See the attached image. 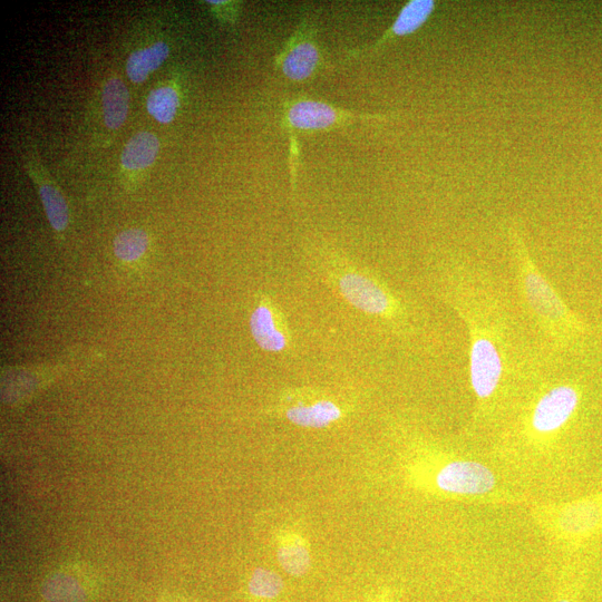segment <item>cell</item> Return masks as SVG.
<instances>
[{"label":"cell","instance_id":"15","mask_svg":"<svg viewBox=\"0 0 602 602\" xmlns=\"http://www.w3.org/2000/svg\"><path fill=\"white\" fill-rule=\"evenodd\" d=\"M277 557L287 574L295 577L305 575L312 563L306 543L299 537L283 540L278 547Z\"/></svg>","mask_w":602,"mask_h":602},{"label":"cell","instance_id":"1","mask_svg":"<svg viewBox=\"0 0 602 602\" xmlns=\"http://www.w3.org/2000/svg\"><path fill=\"white\" fill-rule=\"evenodd\" d=\"M310 264L349 305L394 327L405 323L406 313L401 300L371 271L329 248H318L310 254Z\"/></svg>","mask_w":602,"mask_h":602},{"label":"cell","instance_id":"11","mask_svg":"<svg viewBox=\"0 0 602 602\" xmlns=\"http://www.w3.org/2000/svg\"><path fill=\"white\" fill-rule=\"evenodd\" d=\"M602 521V507L597 501L586 500L571 504L560 516V528L570 534H587Z\"/></svg>","mask_w":602,"mask_h":602},{"label":"cell","instance_id":"2","mask_svg":"<svg viewBox=\"0 0 602 602\" xmlns=\"http://www.w3.org/2000/svg\"><path fill=\"white\" fill-rule=\"evenodd\" d=\"M519 249V275L521 286L528 304L543 327H547L557 335H579L584 326L567 307L545 277L533 265L526 249L517 244Z\"/></svg>","mask_w":602,"mask_h":602},{"label":"cell","instance_id":"7","mask_svg":"<svg viewBox=\"0 0 602 602\" xmlns=\"http://www.w3.org/2000/svg\"><path fill=\"white\" fill-rule=\"evenodd\" d=\"M323 57L314 41L310 29L301 26L290 38L283 51L276 57V63L288 80L305 82L315 75Z\"/></svg>","mask_w":602,"mask_h":602},{"label":"cell","instance_id":"6","mask_svg":"<svg viewBox=\"0 0 602 602\" xmlns=\"http://www.w3.org/2000/svg\"><path fill=\"white\" fill-rule=\"evenodd\" d=\"M250 332L258 347L267 353H285L293 345V336L283 310L267 294L259 295L250 316Z\"/></svg>","mask_w":602,"mask_h":602},{"label":"cell","instance_id":"16","mask_svg":"<svg viewBox=\"0 0 602 602\" xmlns=\"http://www.w3.org/2000/svg\"><path fill=\"white\" fill-rule=\"evenodd\" d=\"M149 245L147 232L141 229L125 230L113 242L114 254L123 262H135L144 256Z\"/></svg>","mask_w":602,"mask_h":602},{"label":"cell","instance_id":"20","mask_svg":"<svg viewBox=\"0 0 602 602\" xmlns=\"http://www.w3.org/2000/svg\"><path fill=\"white\" fill-rule=\"evenodd\" d=\"M558 602H570L569 600H560Z\"/></svg>","mask_w":602,"mask_h":602},{"label":"cell","instance_id":"13","mask_svg":"<svg viewBox=\"0 0 602 602\" xmlns=\"http://www.w3.org/2000/svg\"><path fill=\"white\" fill-rule=\"evenodd\" d=\"M103 114L106 126L118 130L128 118L130 93L119 79H111L103 90Z\"/></svg>","mask_w":602,"mask_h":602},{"label":"cell","instance_id":"8","mask_svg":"<svg viewBox=\"0 0 602 602\" xmlns=\"http://www.w3.org/2000/svg\"><path fill=\"white\" fill-rule=\"evenodd\" d=\"M580 395L574 386L560 385L543 395L532 414V427L538 433L550 434L562 429L576 413Z\"/></svg>","mask_w":602,"mask_h":602},{"label":"cell","instance_id":"10","mask_svg":"<svg viewBox=\"0 0 602 602\" xmlns=\"http://www.w3.org/2000/svg\"><path fill=\"white\" fill-rule=\"evenodd\" d=\"M435 7L436 3L433 0H412V2L407 3L401 9L391 28L386 31L377 43L366 48V50L352 52L349 58L372 54L396 37L414 34L429 21L435 11Z\"/></svg>","mask_w":602,"mask_h":602},{"label":"cell","instance_id":"5","mask_svg":"<svg viewBox=\"0 0 602 602\" xmlns=\"http://www.w3.org/2000/svg\"><path fill=\"white\" fill-rule=\"evenodd\" d=\"M470 346V377L475 395L488 400L498 390L504 373V359L499 341L490 333L473 327Z\"/></svg>","mask_w":602,"mask_h":602},{"label":"cell","instance_id":"9","mask_svg":"<svg viewBox=\"0 0 602 602\" xmlns=\"http://www.w3.org/2000/svg\"><path fill=\"white\" fill-rule=\"evenodd\" d=\"M440 490L460 495H482L495 487V477L487 466L474 461H454L436 475Z\"/></svg>","mask_w":602,"mask_h":602},{"label":"cell","instance_id":"4","mask_svg":"<svg viewBox=\"0 0 602 602\" xmlns=\"http://www.w3.org/2000/svg\"><path fill=\"white\" fill-rule=\"evenodd\" d=\"M386 119L385 115L353 113L312 99H298L289 103L285 113L287 128L301 132L325 131L355 122H380Z\"/></svg>","mask_w":602,"mask_h":602},{"label":"cell","instance_id":"18","mask_svg":"<svg viewBox=\"0 0 602 602\" xmlns=\"http://www.w3.org/2000/svg\"><path fill=\"white\" fill-rule=\"evenodd\" d=\"M179 108V96L171 87H160L148 97L147 109L155 120L168 124L176 118Z\"/></svg>","mask_w":602,"mask_h":602},{"label":"cell","instance_id":"12","mask_svg":"<svg viewBox=\"0 0 602 602\" xmlns=\"http://www.w3.org/2000/svg\"><path fill=\"white\" fill-rule=\"evenodd\" d=\"M160 151V141L151 132H140L135 134L121 155V162L125 169L143 170L147 169L157 160Z\"/></svg>","mask_w":602,"mask_h":602},{"label":"cell","instance_id":"14","mask_svg":"<svg viewBox=\"0 0 602 602\" xmlns=\"http://www.w3.org/2000/svg\"><path fill=\"white\" fill-rule=\"evenodd\" d=\"M169 54V46L163 42L132 53L126 63L129 79L137 84L144 82L152 72L159 69Z\"/></svg>","mask_w":602,"mask_h":602},{"label":"cell","instance_id":"3","mask_svg":"<svg viewBox=\"0 0 602 602\" xmlns=\"http://www.w3.org/2000/svg\"><path fill=\"white\" fill-rule=\"evenodd\" d=\"M278 411L290 423L316 430L326 429L341 421L345 414L343 407L334 398L307 388L284 394Z\"/></svg>","mask_w":602,"mask_h":602},{"label":"cell","instance_id":"17","mask_svg":"<svg viewBox=\"0 0 602 602\" xmlns=\"http://www.w3.org/2000/svg\"><path fill=\"white\" fill-rule=\"evenodd\" d=\"M40 193L48 221L55 231L63 232L69 226L70 212L62 193L52 184H43Z\"/></svg>","mask_w":602,"mask_h":602},{"label":"cell","instance_id":"19","mask_svg":"<svg viewBox=\"0 0 602 602\" xmlns=\"http://www.w3.org/2000/svg\"><path fill=\"white\" fill-rule=\"evenodd\" d=\"M284 589V581L276 572L267 569H256L249 582L251 595L259 598H277Z\"/></svg>","mask_w":602,"mask_h":602}]
</instances>
